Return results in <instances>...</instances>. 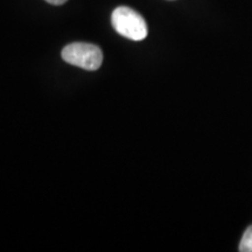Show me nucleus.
<instances>
[{
  "label": "nucleus",
  "instance_id": "1",
  "mask_svg": "<svg viewBox=\"0 0 252 252\" xmlns=\"http://www.w3.org/2000/svg\"><path fill=\"white\" fill-rule=\"evenodd\" d=\"M111 24L118 34L132 41L144 40L149 34L145 19L126 6H121L112 12Z\"/></svg>",
  "mask_w": 252,
  "mask_h": 252
},
{
  "label": "nucleus",
  "instance_id": "2",
  "mask_svg": "<svg viewBox=\"0 0 252 252\" xmlns=\"http://www.w3.org/2000/svg\"><path fill=\"white\" fill-rule=\"evenodd\" d=\"M61 56L69 64L90 71L99 69L103 62V53L99 47L86 42H74L65 46Z\"/></svg>",
  "mask_w": 252,
  "mask_h": 252
},
{
  "label": "nucleus",
  "instance_id": "3",
  "mask_svg": "<svg viewBox=\"0 0 252 252\" xmlns=\"http://www.w3.org/2000/svg\"><path fill=\"white\" fill-rule=\"evenodd\" d=\"M238 250L241 252H252V225L245 230L241 243H239Z\"/></svg>",
  "mask_w": 252,
  "mask_h": 252
},
{
  "label": "nucleus",
  "instance_id": "4",
  "mask_svg": "<svg viewBox=\"0 0 252 252\" xmlns=\"http://www.w3.org/2000/svg\"><path fill=\"white\" fill-rule=\"evenodd\" d=\"M46 1L48 2V4L59 6V5H63V4H64V2H67L68 0H46Z\"/></svg>",
  "mask_w": 252,
  "mask_h": 252
}]
</instances>
